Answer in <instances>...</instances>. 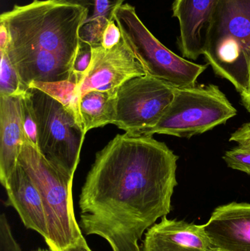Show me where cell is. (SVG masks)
I'll return each mask as SVG.
<instances>
[{
    "mask_svg": "<svg viewBox=\"0 0 250 251\" xmlns=\"http://www.w3.org/2000/svg\"><path fill=\"white\" fill-rule=\"evenodd\" d=\"M179 159L153 136L116 135L97 152L82 187V231L113 251H141L145 231L171 211Z\"/></svg>",
    "mask_w": 250,
    "mask_h": 251,
    "instance_id": "6da1fadb",
    "label": "cell"
},
{
    "mask_svg": "<svg viewBox=\"0 0 250 251\" xmlns=\"http://www.w3.org/2000/svg\"><path fill=\"white\" fill-rule=\"evenodd\" d=\"M86 16L83 7L58 0H33L1 13L9 32L4 51L25 88L70 80Z\"/></svg>",
    "mask_w": 250,
    "mask_h": 251,
    "instance_id": "7a4b0ae2",
    "label": "cell"
},
{
    "mask_svg": "<svg viewBox=\"0 0 250 251\" xmlns=\"http://www.w3.org/2000/svg\"><path fill=\"white\" fill-rule=\"evenodd\" d=\"M216 75L242 94L249 88L250 0H219L204 35V54Z\"/></svg>",
    "mask_w": 250,
    "mask_h": 251,
    "instance_id": "3957f363",
    "label": "cell"
},
{
    "mask_svg": "<svg viewBox=\"0 0 250 251\" xmlns=\"http://www.w3.org/2000/svg\"><path fill=\"white\" fill-rule=\"evenodd\" d=\"M18 163L33 180L42 196L48 228L45 242L49 250L65 251L85 240L73 210V177L53 165L29 139L22 146Z\"/></svg>",
    "mask_w": 250,
    "mask_h": 251,
    "instance_id": "277c9868",
    "label": "cell"
},
{
    "mask_svg": "<svg viewBox=\"0 0 250 251\" xmlns=\"http://www.w3.org/2000/svg\"><path fill=\"white\" fill-rule=\"evenodd\" d=\"M236 115L237 110L217 85L196 84L176 88L158 123L142 135L161 134L189 139L225 125Z\"/></svg>",
    "mask_w": 250,
    "mask_h": 251,
    "instance_id": "5b68a950",
    "label": "cell"
},
{
    "mask_svg": "<svg viewBox=\"0 0 250 251\" xmlns=\"http://www.w3.org/2000/svg\"><path fill=\"white\" fill-rule=\"evenodd\" d=\"M114 20L147 75L181 88L196 85L198 77L206 70L208 64L189 61L163 45L142 23L131 4L120 6Z\"/></svg>",
    "mask_w": 250,
    "mask_h": 251,
    "instance_id": "8992f818",
    "label": "cell"
},
{
    "mask_svg": "<svg viewBox=\"0 0 250 251\" xmlns=\"http://www.w3.org/2000/svg\"><path fill=\"white\" fill-rule=\"evenodd\" d=\"M28 94L38 127V149L59 170L73 177L86 133L73 113L37 88Z\"/></svg>",
    "mask_w": 250,
    "mask_h": 251,
    "instance_id": "52a82bcc",
    "label": "cell"
},
{
    "mask_svg": "<svg viewBox=\"0 0 250 251\" xmlns=\"http://www.w3.org/2000/svg\"><path fill=\"white\" fill-rule=\"evenodd\" d=\"M176 88L148 75L125 82L115 94L113 125L133 135L155 126L167 108Z\"/></svg>",
    "mask_w": 250,
    "mask_h": 251,
    "instance_id": "ba28073f",
    "label": "cell"
},
{
    "mask_svg": "<svg viewBox=\"0 0 250 251\" xmlns=\"http://www.w3.org/2000/svg\"><path fill=\"white\" fill-rule=\"evenodd\" d=\"M92 47L91 65L79 86L81 99L87 93L93 91L115 95L125 82L147 75L142 63L123 37L110 50H105L101 44Z\"/></svg>",
    "mask_w": 250,
    "mask_h": 251,
    "instance_id": "9c48e42d",
    "label": "cell"
},
{
    "mask_svg": "<svg viewBox=\"0 0 250 251\" xmlns=\"http://www.w3.org/2000/svg\"><path fill=\"white\" fill-rule=\"evenodd\" d=\"M204 228L217 251H250V203L218 206Z\"/></svg>",
    "mask_w": 250,
    "mask_h": 251,
    "instance_id": "30bf717a",
    "label": "cell"
},
{
    "mask_svg": "<svg viewBox=\"0 0 250 251\" xmlns=\"http://www.w3.org/2000/svg\"><path fill=\"white\" fill-rule=\"evenodd\" d=\"M142 251H217L204 225H196L167 216L150 227L145 234Z\"/></svg>",
    "mask_w": 250,
    "mask_h": 251,
    "instance_id": "8fae6325",
    "label": "cell"
},
{
    "mask_svg": "<svg viewBox=\"0 0 250 251\" xmlns=\"http://www.w3.org/2000/svg\"><path fill=\"white\" fill-rule=\"evenodd\" d=\"M219 0H174L173 17L179 23L178 47L182 57L196 60L204 54V35Z\"/></svg>",
    "mask_w": 250,
    "mask_h": 251,
    "instance_id": "7c38bea8",
    "label": "cell"
},
{
    "mask_svg": "<svg viewBox=\"0 0 250 251\" xmlns=\"http://www.w3.org/2000/svg\"><path fill=\"white\" fill-rule=\"evenodd\" d=\"M2 186L7 195V204L16 209L26 228L36 231L45 241L48 228L44 201L29 174L17 163Z\"/></svg>",
    "mask_w": 250,
    "mask_h": 251,
    "instance_id": "4fadbf2b",
    "label": "cell"
},
{
    "mask_svg": "<svg viewBox=\"0 0 250 251\" xmlns=\"http://www.w3.org/2000/svg\"><path fill=\"white\" fill-rule=\"evenodd\" d=\"M22 95L0 97V181L5 182L18 163L28 137L22 115Z\"/></svg>",
    "mask_w": 250,
    "mask_h": 251,
    "instance_id": "5bb4252c",
    "label": "cell"
},
{
    "mask_svg": "<svg viewBox=\"0 0 250 251\" xmlns=\"http://www.w3.org/2000/svg\"><path fill=\"white\" fill-rule=\"evenodd\" d=\"M83 7L86 19L79 31V38L91 46L101 44L103 32L110 22L114 20L117 9L125 0H58Z\"/></svg>",
    "mask_w": 250,
    "mask_h": 251,
    "instance_id": "9a60e30c",
    "label": "cell"
},
{
    "mask_svg": "<svg viewBox=\"0 0 250 251\" xmlns=\"http://www.w3.org/2000/svg\"><path fill=\"white\" fill-rule=\"evenodd\" d=\"M80 113L85 133L92 128L113 125L115 118V95L98 91L87 93L81 99Z\"/></svg>",
    "mask_w": 250,
    "mask_h": 251,
    "instance_id": "2e32d148",
    "label": "cell"
},
{
    "mask_svg": "<svg viewBox=\"0 0 250 251\" xmlns=\"http://www.w3.org/2000/svg\"><path fill=\"white\" fill-rule=\"evenodd\" d=\"M29 88H37L61 103L76 116L78 121L82 125L80 113L81 97L79 86L75 82L70 80L56 82L33 81L29 84Z\"/></svg>",
    "mask_w": 250,
    "mask_h": 251,
    "instance_id": "e0dca14e",
    "label": "cell"
},
{
    "mask_svg": "<svg viewBox=\"0 0 250 251\" xmlns=\"http://www.w3.org/2000/svg\"><path fill=\"white\" fill-rule=\"evenodd\" d=\"M0 97L22 95L27 88L22 84L20 77L4 50H0Z\"/></svg>",
    "mask_w": 250,
    "mask_h": 251,
    "instance_id": "ac0fdd59",
    "label": "cell"
},
{
    "mask_svg": "<svg viewBox=\"0 0 250 251\" xmlns=\"http://www.w3.org/2000/svg\"><path fill=\"white\" fill-rule=\"evenodd\" d=\"M92 47L91 44L80 40L77 53L72 67L70 80L79 86L92 60Z\"/></svg>",
    "mask_w": 250,
    "mask_h": 251,
    "instance_id": "d6986e66",
    "label": "cell"
},
{
    "mask_svg": "<svg viewBox=\"0 0 250 251\" xmlns=\"http://www.w3.org/2000/svg\"><path fill=\"white\" fill-rule=\"evenodd\" d=\"M22 115L23 127L28 139L38 147V127L32 107V100L27 90L22 94Z\"/></svg>",
    "mask_w": 250,
    "mask_h": 251,
    "instance_id": "ffe728a7",
    "label": "cell"
},
{
    "mask_svg": "<svg viewBox=\"0 0 250 251\" xmlns=\"http://www.w3.org/2000/svg\"><path fill=\"white\" fill-rule=\"evenodd\" d=\"M227 167L250 176V149L238 146L227 151L223 157Z\"/></svg>",
    "mask_w": 250,
    "mask_h": 251,
    "instance_id": "44dd1931",
    "label": "cell"
},
{
    "mask_svg": "<svg viewBox=\"0 0 250 251\" xmlns=\"http://www.w3.org/2000/svg\"><path fill=\"white\" fill-rule=\"evenodd\" d=\"M0 251H22L4 213L0 216Z\"/></svg>",
    "mask_w": 250,
    "mask_h": 251,
    "instance_id": "7402d4cb",
    "label": "cell"
},
{
    "mask_svg": "<svg viewBox=\"0 0 250 251\" xmlns=\"http://www.w3.org/2000/svg\"><path fill=\"white\" fill-rule=\"evenodd\" d=\"M122 39V34L115 20L112 21L106 26L101 38V46L105 50L115 47Z\"/></svg>",
    "mask_w": 250,
    "mask_h": 251,
    "instance_id": "603a6c76",
    "label": "cell"
},
{
    "mask_svg": "<svg viewBox=\"0 0 250 251\" xmlns=\"http://www.w3.org/2000/svg\"><path fill=\"white\" fill-rule=\"evenodd\" d=\"M230 141L236 142L239 146L250 149V122L244 124L231 134Z\"/></svg>",
    "mask_w": 250,
    "mask_h": 251,
    "instance_id": "cb8c5ba5",
    "label": "cell"
},
{
    "mask_svg": "<svg viewBox=\"0 0 250 251\" xmlns=\"http://www.w3.org/2000/svg\"><path fill=\"white\" fill-rule=\"evenodd\" d=\"M9 42V32L4 24L0 22V50H5Z\"/></svg>",
    "mask_w": 250,
    "mask_h": 251,
    "instance_id": "d4e9b609",
    "label": "cell"
},
{
    "mask_svg": "<svg viewBox=\"0 0 250 251\" xmlns=\"http://www.w3.org/2000/svg\"><path fill=\"white\" fill-rule=\"evenodd\" d=\"M65 251H92L88 247V244H87L86 240H83L82 241L79 242L77 244L74 245V246H70V247L68 248Z\"/></svg>",
    "mask_w": 250,
    "mask_h": 251,
    "instance_id": "484cf974",
    "label": "cell"
},
{
    "mask_svg": "<svg viewBox=\"0 0 250 251\" xmlns=\"http://www.w3.org/2000/svg\"><path fill=\"white\" fill-rule=\"evenodd\" d=\"M240 96L242 104L245 106V108H246L247 110L250 113V75L249 88H248V91H247L245 94H242V95Z\"/></svg>",
    "mask_w": 250,
    "mask_h": 251,
    "instance_id": "4316f807",
    "label": "cell"
}]
</instances>
